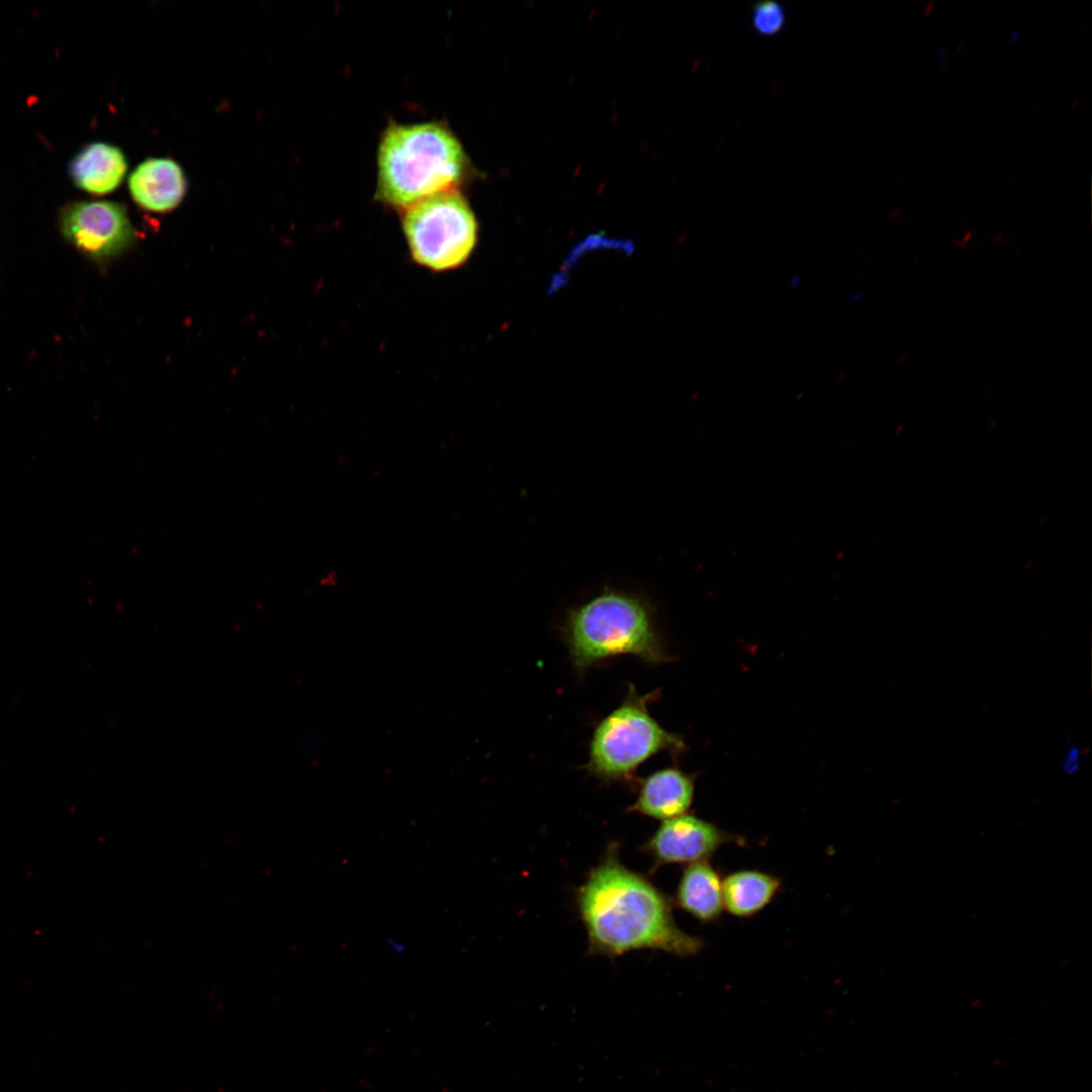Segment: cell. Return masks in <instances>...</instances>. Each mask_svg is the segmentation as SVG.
Returning <instances> with one entry per match:
<instances>
[{
    "label": "cell",
    "instance_id": "11",
    "mask_svg": "<svg viewBox=\"0 0 1092 1092\" xmlns=\"http://www.w3.org/2000/svg\"><path fill=\"white\" fill-rule=\"evenodd\" d=\"M722 879L709 860L687 864L676 889L674 903L704 923L718 920L724 909Z\"/></svg>",
    "mask_w": 1092,
    "mask_h": 1092
},
{
    "label": "cell",
    "instance_id": "7",
    "mask_svg": "<svg viewBox=\"0 0 1092 1092\" xmlns=\"http://www.w3.org/2000/svg\"><path fill=\"white\" fill-rule=\"evenodd\" d=\"M729 842L743 843L744 839L722 830L712 822L687 813L662 821L642 845V850L652 857L655 870L669 863L690 864L709 860L720 846Z\"/></svg>",
    "mask_w": 1092,
    "mask_h": 1092
},
{
    "label": "cell",
    "instance_id": "6",
    "mask_svg": "<svg viewBox=\"0 0 1092 1092\" xmlns=\"http://www.w3.org/2000/svg\"><path fill=\"white\" fill-rule=\"evenodd\" d=\"M57 226L68 245L100 265L126 250L134 239L126 208L114 201H67L58 208Z\"/></svg>",
    "mask_w": 1092,
    "mask_h": 1092
},
{
    "label": "cell",
    "instance_id": "17",
    "mask_svg": "<svg viewBox=\"0 0 1092 1092\" xmlns=\"http://www.w3.org/2000/svg\"><path fill=\"white\" fill-rule=\"evenodd\" d=\"M1079 100H1080V99L1078 98V99H1077V100H1076V101H1075V102L1073 103V106H1072V108H1074L1075 104H1078Z\"/></svg>",
    "mask_w": 1092,
    "mask_h": 1092
},
{
    "label": "cell",
    "instance_id": "10",
    "mask_svg": "<svg viewBox=\"0 0 1092 1092\" xmlns=\"http://www.w3.org/2000/svg\"><path fill=\"white\" fill-rule=\"evenodd\" d=\"M126 170L127 162L121 150L104 142L84 145L67 166V174L72 184L92 195H104L114 191Z\"/></svg>",
    "mask_w": 1092,
    "mask_h": 1092
},
{
    "label": "cell",
    "instance_id": "13",
    "mask_svg": "<svg viewBox=\"0 0 1092 1092\" xmlns=\"http://www.w3.org/2000/svg\"><path fill=\"white\" fill-rule=\"evenodd\" d=\"M787 15L783 5L774 0L758 1L751 8V24L760 36L770 37L786 27Z\"/></svg>",
    "mask_w": 1092,
    "mask_h": 1092
},
{
    "label": "cell",
    "instance_id": "9",
    "mask_svg": "<svg viewBox=\"0 0 1092 1092\" xmlns=\"http://www.w3.org/2000/svg\"><path fill=\"white\" fill-rule=\"evenodd\" d=\"M132 199L155 212L174 209L182 201L187 181L180 165L168 158H151L141 163L128 177Z\"/></svg>",
    "mask_w": 1092,
    "mask_h": 1092
},
{
    "label": "cell",
    "instance_id": "5",
    "mask_svg": "<svg viewBox=\"0 0 1092 1092\" xmlns=\"http://www.w3.org/2000/svg\"><path fill=\"white\" fill-rule=\"evenodd\" d=\"M401 213L408 253L417 265L447 272L463 266L472 255L478 224L459 189L430 196Z\"/></svg>",
    "mask_w": 1092,
    "mask_h": 1092
},
{
    "label": "cell",
    "instance_id": "3",
    "mask_svg": "<svg viewBox=\"0 0 1092 1092\" xmlns=\"http://www.w3.org/2000/svg\"><path fill=\"white\" fill-rule=\"evenodd\" d=\"M564 633L570 658L578 669L623 654L652 664L670 660L655 629L651 607L630 594L604 592L572 609Z\"/></svg>",
    "mask_w": 1092,
    "mask_h": 1092
},
{
    "label": "cell",
    "instance_id": "15",
    "mask_svg": "<svg viewBox=\"0 0 1092 1092\" xmlns=\"http://www.w3.org/2000/svg\"><path fill=\"white\" fill-rule=\"evenodd\" d=\"M386 941L388 947L395 953H402L406 949V945L397 939L389 937Z\"/></svg>",
    "mask_w": 1092,
    "mask_h": 1092
},
{
    "label": "cell",
    "instance_id": "2",
    "mask_svg": "<svg viewBox=\"0 0 1092 1092\" xmlns=\"http://www.w3.org/2000/svg\"><path fill=\"white\" fill-rule=\"evenodd\" d=\"M469 165L460 141L445 123L391 122L378 146L376 198L403 211L430 196L458 189Z\"/></svg>",
    "mask_w": 1092,
    "mask_h": 1092
},
{
    "label": "cell",
    "instance_id": "14",
    "mask_svg": "<svg viewBox=\"0 0 1092 1092\" xmlns=\"http://www.w3.org/2000/svg\"><path fill=\"white\" fill-rule=\"evenodd\" d=\"M1080 766V750L1077 746L1072 745L1068 748L1062 768L1066 775H1074Z\"/></svg>",
    "mask_w": 1092,
    "mask_h": 1092
},
{
    "label": "cell",
    "instance_id": "8",
    "mask_svg": "<svg viewBox=\"0 0 1092 1092\" xmlns=\"http://www.w3.org/2000/svg\"><path fill=\"white\" fill-rule=\"evenodd\" d=\"M695 775L675 767L659 769L641 780L628 812L665 821L687 814L695 794Z\"/></svg>",
    "mask_w": 1092,
    "mask_h": 1092
},
{
    "label": "cell",
    "instance_id": "1",
    "mask_svg": "<svg viewBox=\"0 0 1092 1092\" xmlns=\"http://www.w3.org/2000/svg\"><path fill=\"white\" fill-rule=\"evenodd\" d=\"M576 904L592 954L653 949L692 957L704 947L700 937L676 925L671 899L621 862L616 844L588 873Z\"/></svg>",
    "mask_w": 1092,
    "mask_h": 1092
},
{
    "label": "cell",
    "instance_id": "4",
    "mask_svg": "<svg viewBox=\"0 0 1092 1092\" xmlns=\"http://www.w3.org/2000/svg\"><path fill=\"white\" fill-rule=\"evenodd\" d=\"M657 691L640 696L634 687L622 704L596 727L589 744L586 769L604 782H631L637 767L654 754L668 751L673 757L687 750L680 735L670 733L647 709Z\"/></svg>",
    "mask_w": 1092,
    "mask_h": 1092
},
{
    "label": "cell",
    "instance_id": "16",
    "mask_svg": "<svg viewBox=\"0 0 1092 1092\" xmlns=\"http://www.w3.org/2000/svg\"><path fill=\"white\" fill-rule=\"evenodd\" d=\"M933 8H934V2H933V1H929V2L927 3L926 7H925V10H924V15H925V16H928V15H929V14H930V13L932 12Z\"/></svg>",
    "mask_w": 1092,
    "mask_h": 1092
},
{
    "label": "cell",
    "instance_id": "12",
    "mask_svg": "<svg viewBox=\"0 0 1092 1092\" xmlns=\"http://www.w3.org/2000/svg\"><path fill=\"white\" fill-rule=\"evenodd\" d=\"M782 887L780 878L755 870H741L722 881L724 909L733 916L751 917L765 908Z\"/></svg>",
    "mask_w": 1092,
    "mask_h": 1092
}]
</instances>
